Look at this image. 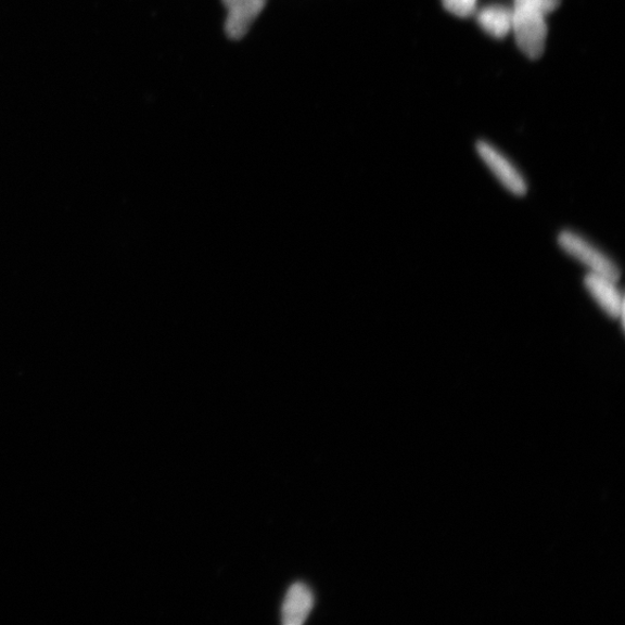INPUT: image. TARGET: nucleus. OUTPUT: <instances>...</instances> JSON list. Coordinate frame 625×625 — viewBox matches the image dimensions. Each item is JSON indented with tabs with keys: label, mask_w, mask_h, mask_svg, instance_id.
Instances as JSON below:
<instances>
[{
	"label": "nucleus",
	"mask_w": 625,
	"mask_h": 625,
	"mask_svg": "<svg viewBox=\"0 0 625 625\" xmlns=\"http://www.w3.org/2000/svg\"><path fill=\"white\" fill-rule=\"evenodd\" d=\"M558 242L567 255L586 266L589 272L611 278L615 282L621 280L622 272L614 260L581 234L564 230L559 234Z\"/></svg>",
	"instance_id": "1"
},
{
	"label": "nucleus",
	"mask_w": 625,
	"mask_h": 625,
	"mask_svg": "<svg viewBox=\"0 0 625 625\" xmlns=\"http://www.w3.org/2000/svg\"><path fill=\"white\" fill-rule=\"evenodd\" d=\"M545 14L526 9H512V33L516 44L531 60L540 59L546 49L548 26Z\"/></svg>",
	"instance_id": "2"
},
{
	"label": "nucleus",
	"mask_w": 625,
	"mask_h": 625,
	"mask_svg": "<svg viewBox=\"0 0 625 625\" xmlns=\"http://www.w3.org/2000/svg\"><path fill=\"white\" fill-rule=\"evenodd\" d=\"M476 150L482 161L490 168L498 181L516 196H525L528 184L523 174L495 146L477 142Z\"/></svg>",
	"instance_id": "3"
},
{
	"label": "nucleus",
	"mask_w": 625,
	"mask_h": 625,
	"mask_svg": "<svg viewBox=\"0 0 625 625\" xmlns=\"http://www.w3.org/2000/svg\"><path fill=\"white\" fill-rule=\"evenodd\" d=\"M584 286L608 317L621 319L623 323L624 295L617 282L611 278L588 272L584 277Z\"/></svg>",
	"instance_id": "4"
},
{
	"label": "nucleus",
	"mask_w": 625,
	"mask_h": 625,
	"mask_svg": "<svg viewBox=\"0 0 625 625\" xmlns=\"http://www.w3.org/2000/svg\"><path fill=\"white\" fill-rule=\"evenodd\" d=\"M221 2L228 9L225 31L232 40L245 37L267 4V0H221Z\"/></svg>",
	"instance_id": "5"
},
{
	"label": "nucleus",
	"mask_w": 625,
	"mask_h": 625,
	"mask_svg": "<svg viewBox=\"0 0 625 625\" xmlns=\"http://www.w3.org/2000/svg\"><path fill=\"white\" fill-rule=\"evenodd\" d=\"M315 596L310 588L304 583L293 584L286 594L282 607V622L285 625H302L309 616Z\"/></svg>",
	"instance_id": "6"
},
{
	"label": "nucleus",
	"mask_w": 625,
	"mask_h": 625,
	"mask_svg": "<svg viewBox=\"0 0 625 625\" xmlns=\"http://www.w3.org/2000/svg\"><path fill=\"white\" fill-rule=\"evenodd\" d=\"M476 17L481 28L495 39H503L512 30V9L507 7H486Z\"/></svg>",
	"instance_id": "7"
},
{
	"label": "nucleus",
	"mask_w": 625,
	"mask_h": 625,
	"mask_svg": "<svg viewBox=\"0 0 625 625\" xmlns=\"http://www.w3.org/2000/svg\"><path fill=\"white\" fill-rule=\"evenodd\" d=\"M561 0H513V8L532 10L545 15L558 10Z\"/></svg>",
	"instance_id": "8"
},
{
	"label": "nucleus",
	"mask_w": 625,
	"mask_h": 625,
	"mask_svg": "<svg viewBox=\"0 0 625 625\" xmlns=\"http://www.w3.org/2000/svg\"><path fill=\"white\" fill-rule=\"evenodd\" d=\"M479 0H443L444 8L459 17L472 16L476 13Z\"/></svg>",
	"instance_id": "9"
}]
</instances>
